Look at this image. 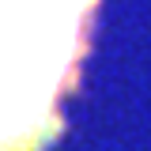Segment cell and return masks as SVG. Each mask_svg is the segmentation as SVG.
<instances>
[{
	"label": "cell",
	"mask_w": 151,
	"mask_h": 151,
	"mask_svg": "<svg viewBox=\"0 0 151 151\" xmlns=\"http://www.w3.org/2000/svg\"><path fill=\"white\" fill-rule=\"evenodd\" d=\"M94 0H0V151L53 136V102L79 57Z\"/></svg>",
	"instance_id": "6da1fadb"
}]
</instances>
